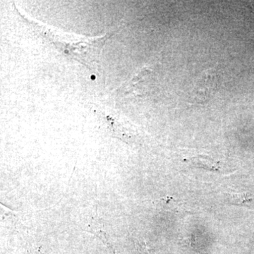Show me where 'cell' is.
Here are the masks:
<instances>
[{
  "mask_svg": "<svg viewBox=\"0 0 254 254\" xmlns=\"http://www.w3.org/2000/svg\"><path fill=\"white\" fill-rule=\"evenodd\" d=\"M230 203L235 205H242L251 200V194L249 193H229L227 195Z\"/></svg>",
  "mask_w": 254,
  "mask_h": 254,
  "instance_id": "7a4b0ae2",
  "label": "cell"
},
{
  "mask_svg": "<svg viewBox=\"0 0 254 254\" xmlns=\"http://www.w3.org/2000/svg\"><path fill=\"white\" fill-rule=\"evenodd\" d=\"M217 78V75L210 70L203 73L197 82L192 93V96L195 102L202 103L207 100L216 86Z\"/></svg>",
  "mask_w": 254,
  "mask_h": 254,
  "instance_id": "6da1fadb",
  "label": "cell"
},
{
  "mask_svg": "<svg viewBox=\"0 0 254 254\" xmlns=\"http://www.w3.org/2000/svg\"><path fill=\"white\" fill-rule=\"evenodd\" d=\"M192 163L200 164L203 166L207 168H213L215 166V162L213 160L208 158H203V157H198V158H193L191 159Z\"/></svg>",
  "mask_w": 254,
  "mask_h": 254,
  "instance_id": "3957f363",
  "label": "cell"
}]
</instances>
